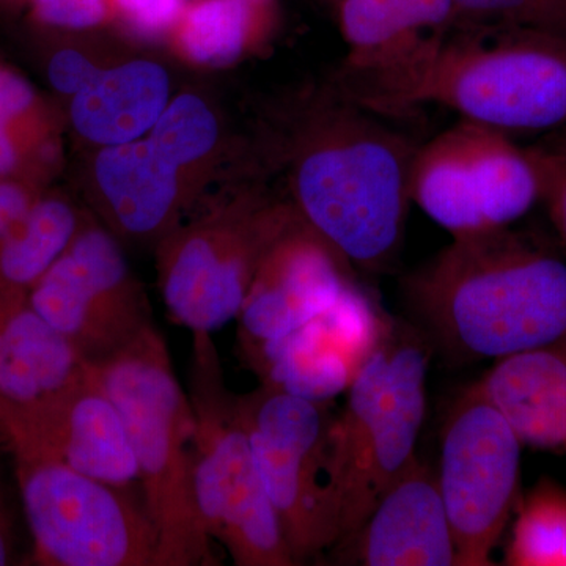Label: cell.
<instances>
[{
  "mask_svg": "<svg viewBox=\"0 0 566 566\" xmlns=\"http://www.w3.org/2000/svg\"><path fill=\"white\" fill-rule=\"evenodd\" d=\"M334 81L283 114L273 159L297 214L352 268L381 273L403 243L417 147Z\"/></svg>",
  "mask_w": 566,
  "mask_h": 566,
  "instance_id": "cell-1",
  "label": "cell"
},
{
  "mask_svg": "<svg viewBox=\"0 0 566 566\" xmlns=\"http://www.w3.org/2000/svg\"><path fill=\"white\" fill-rule=\"evenodd\" d=\"M406 292L452 359L497 363L566 344L565 256L512 227L453 238Z\"/></svg>",
  "mask_w": 566,
  "mask_h": 566,
  "instance_id": "cell-2",
  "label": "cell"
},
{
  "mask_svg": "<svg viewBox=\"0 0 566 566\" xmlns=\"http://www.w3.org/2000/svg\"><path fill=\"white\" fill-rule=\"evenodd\" d=\"M444 36L374 104L379 115L449 107L499 132L566 125V32L532 25Z\"/></svg>",
  "mask_w": 566,
  "mask_h": 566,
  "instance_id": "cell-3",
  "label": "cell"
},
{
  "mask_svg": "<svg viewBox=\"0 0 566 566\" xmlns=\"http://www.w3.org/2000/svg\"><path fill=\"white\" fill-rule=\"evenodd\" d=\"M91 368L128 431L142 499L158 531V566L219 565L193 491L191 398L175 374L161 331L151 324Z\"/></svg>",
  "mask_w": 566,
  "mask_h": 566,
  "instance_id": "cell-4",
  "label": "cell"
},
{
  "mask_svg": "<svg viewBox=\"0 0 566 566\" xmlns=\"http://www.w3.org/2000/svg\"><path fill=\"white\" fill-rule=\"evenodd\" d=\"M428 363L423 338L392 322L346 390L344 409L331 430L338 542L364 523L381 494L416 460L427 411Z\"/></svg>",
  "mask_w": 566,
  "mask_h": 566,
  "instance_id": "cell-5",
  "label": "cell"
},
{
  "mask_svg": "<svg viewBox=\"0 0 566 566\" xmlns=\"http://www.w3.org/2000/svg\"><path fill=\"white\" fill-rule=\"evenodd\" d=\"M297 221L289 197L251 177L178 223L155 248L158 289L174 323L212 334L237 319L264 256Z\"/></svg>",
  "mask_w": 566,
  "mask_h": 566,
  "instance_id": "cell-6",
  "label": "cell"
},
{
  "mask_svg": "<svg viewBox=\"0 0 566 566\" xmlns=\"http://www.w3.org/2000/svg\"><path fill=\"white\" fill-rule=\"evenodd\" d=\"M188 394L196 420L193 491L208 536L234 565L294 566L210 333H192Z\"/></svg>",
  "mask_w": 566,
  "mask_h": 566,
  "instance_id": "cell-7",
  "label": "cell"
},
{
  "mask_svg": "<svg viewBox=\"0 0 566 566\" xmlns=\"http://www.w3.org/2000/svg\"><path fill=\"white\" fill-rule=\"evenodd\" d=\"M13 458L31 535L29 564L158 566L159 536L144 499L50 458Z\"/></svg>",
  "mask_w": 566,
  "mask_h": 566,
  "instance_id": "cell-8",
  "label": "cell"
},
{
  "mask_svg": "<svg viewBox=\"0 0 566 566\" xmlns=\"http://www.w3.org/2000/svg\"><path fill=\"white\" fill-rule=\"evenodd\" d=\"M238 406L294 565L316 560L340 538L329 403L260 385Z\"/></svg>",
  "mask_w": 566,
  "mask_h": 566,
  "instance_id": "cell-9",
  "label": "cell"
},
{
  "mask_svg": "<svg viewBox=\"0 0 566 566\" xmlns=\"http://www.w3.org/2000/svg\"><path fill=\"white\" fill-rule=\"evenodd\" d=\"M539 199L531 153L499 129L461 120L417 147L411 200L453 238L512 227Z\"/></svg>",
  "mask_w": 566,
  "mask_h": 566,
  "instance_id": "cell-10",
  "label": "cell"
},
{
  "mask_svg": "<svg viewBox=\"0 0 566 566\" xmlns=\"http://www.w3.org/2000/svg\"><path fill=\"white\" fill-rule=\"evenodd\" d=\"M523 447L479 385L450 409L436 476L455 539L457 566L494 565V549L520 502Z\"/></svg>",
  "mask_w": 566,
  "mask_h": 566,
  "instance_id": "cell-11",
  "label": "cell"
},
{
  "mask_svg": "<svg viewBox=\"0 0 566 566\" xmlns=\"http://www.w3.org/2000/svg\"><path fill=\"white\" fill-rule=\"evenodd\" d=\"M28 297L88 365L114 356L155 324L123 244L92 212Z\"/></svg>",
  "mask_w": 566,
  "mask_h": 566,
  "instance_id": "cell-12",
  "label": "cell"
},
{
  "mask_svg": "<svg viewBox=\"0 0 566 566\" xmlns=\"http://www.w3.org/2000/svg\"><path fill=\"white\" fill-rule=\"evenodd\" d=\"M84 151L85 207L123 245L155 249L199 200L147 136Z\"/></svg>",
  "mask_w": 566,
  "mask_h": 566,
  "instance_id": "cell-13",
  "label": "cell"
},
{
  "mask_svg": "<svg viewBox=\"0 0 566 566\" xmlns=\"http://www.w3.org/2000/svg\"><path fill=\"white\" fill-rule=\"evenodd\" d=\"M346 57L334 84L360 106L389 91L447 35L452 0H340Z\"/></svg>",
  "mask_w": 566,
  "mask_h": 566,
  "instance_id": "cell-14",
  "label": "cell"
},
{
  "mask_svg": "<svg viewBox=\"0 0 566 566\" xmlns=\"http://www.w3.org/2000/svg\"><path fill=\"white\" fill-rule=\"evenodd\" d=\"M353 282V268L301 219L264 256L238 322L240 345L275 340L323 314Z\"/></svg>",
  "mask_w": 566,
  "mask_h": 566,
  "instance_id": "cell-15",
  "label": "cell"
},
{
  "mask_svg": "<svg viewBox=\"0 0 566 566\" xmlns=\"http://www.w3.org/2000/svg\"><path fill=\"white\" fill-rule=\"evenodd\" d=\"M11 457L50 458L102 482L140 483L128 431L117 405L88 365V374L65 392L48 398Z\"/></svg>",
  "mask_w": 566,
  "mask_h": 566,
  "instance_id": "cell-16",
  "label": "cell"
},
{
  "mask_svg": "<svg viewBox=\"0 0 566 566\" xmlns=\"http://www.w3.org/2000/svg\"><path fill=\"white\" fill-rule=\"evenodd\" d=\"M331 551L342 565L457 566L438 476L416 458L364 523Z\"/></svg>",
  "mask_w": 566,
  "mask_h": 566,
  "instance_id": "cell-17",
  "label": "cell"
},
{
  "mask_svg": "<svg viewBox=\"0 0 566 566\" xmlns=\"http://www.w3.org/2000/svg\"><path fill=\"white\" fill-rule=\"evenodd\" d=\"M163 62L132 54L103 71L66 104V126L84 150L142 139L174 98Z\"/></svg>",
  "mask_w": 566,
  "mask_h": 566,
  "instance_id": "cell-18",
  "label": "cell"
},
{
  "mask_svg": "<svg viewBox=\"0 0 566 566\" xmlns=\"http://www.w3.org/2000/svg\"><path fill=\"white\" fill-rule=\"evenodd\" d=\"M476 385L523 446L566 453V344L497 360Z\"/></svg>",
  "mask_w": 566,
  "mask_h": 566,
  "instance_id": "cell-19",
  "label": "cell"
},
{
  "mask_svg": "<svg viewBox=\"0 0 566 566\" xmlns=\"http://www.w3.org/2000/svg\"><path fill=\"white\" fill-rule=\"evenodd\" d=\"M240 346L263 386L322 403L345 394L363 367L324 314L275 340Z\"/></svg>",
  "mask_w": 566,
  "mask_h": 566,
  "instance_id": "cell-20",
  "label": "cell"
},
{
  "mask_svg": "<svg viewBox=\"0 0 566 566\" xmlns=\"http://www.w3.org/2000/svg\"><path fill=\"white\" fill-rule=\"evenodd\" d=\"M274 32V0H188L166 43L186 65L229 69L262 54Z\"/></svg>",
  "mask_w": 566,
  "mask_h": 566,
  "instance_id": "cell-21",
  "label": "cell"
},
{
  "mask_svg": "<svg viewBox=\"0 0 566 566\" xmlns=\"http://www.w3.org/2000/svg\"><path fill=\"white\" fill-rule=\"evenodd\" d=\"M66 118L41 99L31 82L0 65V177L46 188L62 167Z\"/></svg>",
  "mask_w": 566,
  "mask_h": 566,
  "instance_id": "cell-22",
  "label": "cell"
},
{
  "mask_svg": "<svg viewBox=\"0 0 566 566\" xmlns=\"http://www.w3.org/2000/svg\"><path fill=\"white\" fill-rule=\"evenodd\" d=\"M147 137L197 199L207 191L230 150L221 107L210 95L193 88L175 92Z\"/></svg>",
  "mask_w": 566,
  "mask_h": 566,
  "instance_id": "cell-23",
  "label": "cell"
},
{
  "mask_svg": "<svg viewBox=\"0 0 566 566\" xmlns=\"http://www.w3.org/2000/svg\"><path fill=\"white\" fill-rule=\"evenodd\" d=\"M91 210L63 192H44L20 229L0 243V290L29 294L70 248Z\"/></svg>",
  "mask_w": 566,
  "mask_h": 566,
  "instance_id": "cell-24",
  "label": "cell"
},
{
  "mask_svg": "<svg viewBox=\"0 0 566 566\" xmlns=\"http://www.w3.org/2000/svg\"><path fill=\"white\" fill-rule=\"evenodd\" d=\"M509 566H566V490L542 479L516 506Z\"/></svg>",
  "mask_w": 566,
  "mask_h": 566,
  "instance_id": "cell-25",
  "label": "cell"
},
{
  "mask_svg": "<svg viewBox=\"0 0 566 566\" xmlns=\"http://www.w3.org/2000/svg\"><path fill=\"white\" fill-rule=\"evenodd\" d=\"M103 32L55 33L59 40L46 59V80L66 103L103 71L133 54L123 41L112 40Z\"/></svg>",
  "mask_w": 566,
  "mask_h": 566,
  "instance_id": "cell-26",
  "label": "cell"
},
{
  "mask_svg": "<svg viewBox=\"0 0 566 566\" xmlns=\"http://www.w3.org/2000/svg\"><path fill=\"white\" fill-rule=\"evenodd\" d=\"M44 401L39 382L0 329V423L9 436L10 449L28 433Z\"/></svg>",
  "mask_w": 566,
  "mask_h": 566,
  "instance_id": "cell-27",
  "label": "cell"
},
{
  "mask_svg": "<svg viewBox=\"0 0 566 566\" xmlns=\"http://www.w3.org/2000/svg\"><path fill=\"white\" fill-rule=\"evenodd\" d=\"M455 21L474 24L532 25L566 32V0H452Z\"/></svg>",
  "mask_w": 566,
  "mask_h": 566,
  "instance_id": "cell-28",
  "label": "cell"
},
{
  "mask_svg": "<svg viewBox=\"0 0 566 566\" xmlns=\"http://www.w3.org/2000/svg\"><path fill=\"white\" fill-rule=\"evenodd\" d=\"M32 20L52 33L115 29L114 0H29Z\"/></svg>",
  "mask_w": 566,
  "mask_h": 566,
  "instance_id": "cell-29",
  "label": "cell"
},
{
  "mask_svg": "<svg viewBox=\"0 0 566 566\" xmlns=\"http://www.w3.org/2000/svg\"><path fill=\"white\" fill-rule=\"evenodd\" d=\"M538 170L542 199L566 251V134H553L527 148Z\"/></svg>",
  "mask_w": 566,
  "mask_h": 566,
  "instance_id": "cell-30",
  "label": "cell"
},
{
  "mask_svg": "<svg viewBox=\"0 0 566 566\" xmlns=\"http://www.w3.org/2000/svg\"><path fill=\"white\" fill-rule=\"evenodd\" d=\"M188 0H114L115 29L140 41H166Z\"/></svg>",
  "mask_w": 566,
  "mask_h": 566,
  "instance_id": "cell-31",
  "label": "cell"
},
{
  "mask_svg": "<svg viewBox=\"0 0 566 566\" xmlns=\"http://www.w3.org/2000/svg\"><path fill=\"white\" fill-rule=\"evenodd\" d=\"M46 188L21 178L0 177V243L20 229Z\"/></svg>",
  "mask_w": 566,
  "mask_h": 566,
  "instance_id": "cell-32",
  "label": "cell"
},
{
  "mask_svg": "<svg viewBox=\"0 0 566 566\" xmlns=\"http://www.w3.org/2000/svg\"><path fill=\"white\" fill-rule=\"evenodd\" d=\"M2 455V453H0ZM17 495L0 463V566L24 564L21 547V516Z\"/></svg>",
  "mask_w": 566,
  "mask_h": 566,
  "instance_id": "cell-33",
  "label": "cell"
},
{
  "mask_svg": "<svg viewBox=\"0 0 566 566\" xmlns=\"http://www.w3.org/2000/svg\"><path fill=\"white\" fill-rule=\"evenodd\" d=\"M10 453L9 436H7L6 428L0 423V453Z\"/></svg>",
  "mask_w": 566,
  "mask_h": 566,
  "instance_id": "cell-34",
  "label": "cell"
},
{
  "mask_svg": "<svg viewBox=\"0 0 566 566\" xmlns=\"http://www.w3.org/2000/svg\"><path fill=\"white\" fill-rule=\"evenodd\" d=\"M0 2L9 3V6H17V3H28L29 0H0Z\"/></svg>",
  "mask_w": 566,
  "mask_h": 566,
  "instance_id": "cell-35",
  "label": "cell"
},
{
  "mask_svg": "<svg viewBox=\"0 0 566 566\" xmlns=\"http://www.w3.org/2000/svg\"><path fill=\"white\" fill-rule=\"evenodd\" d=\"M338 2H340V0H338Z\"/></svg>",
  "mask_w": 566,
  "mask_h": 566,
  "instance_id": "cell-36",
  "label": "cell"
}]
</instances>
